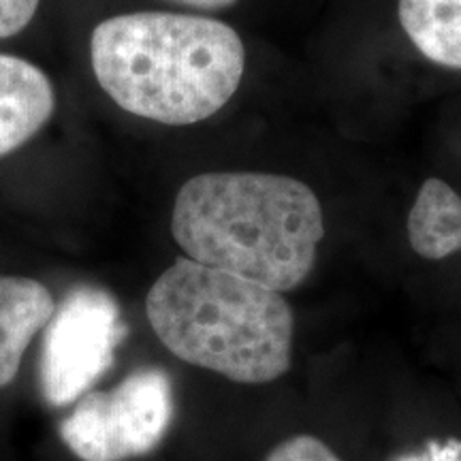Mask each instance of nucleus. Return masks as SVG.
Listing matches in <instances>:
<instances>
[{
	"label": "nucleus",
	"instance_id": "nucleus-1",
	"mask_svg": "<svg viewBox=\"0 0 461 461\" xmlns=\"http://www.w3.org/2000/svg\"><path fill=\"white\" fill-rule=\"evenodd\" d=\"M171 233L193 261L282 293L312 274L325 218L314 190L295 177L212 171L180 188Z\"/></svg>",
	"mask_w": 461,
	"mask_h": 461
},
{
	"label": "nucleus",
	"instance_id": "nucleus-2",
	"mask_svg": "<svg viewBox=\"0 0 461 461\" xmlns=\"http://www.w3.org/2000/svg\"><path fill=\"white\" fill-rule=\"evenodd\" d=\"M90 60L124 112L186 126L212 118L238 92L246 50L238 31L214 17L143 11L101 22Z\"/></svg>",
	"mask_w": 461,
	"mask_h": 461
},
{
	"label": "nucleus",
	"instance_id": "nucleus-3",
	"mask_svg": "<svg viewBox=\"0 0 461 461\" xmlns=\"http://www.w3.org/2000/svg\"><path fill=\"white\" fill-rule=\"evenodd\" d=\"M146 314L165 348L241 384L291 370L295 316L280 291L180 257L149 288Z\"/></svg>",
	"mask_w": 461,
	"mask_h": 461
},
{
	"label": "nucleus",
	"instance_id": "nucleus-4",
	"mask_svg": "<svg viewBox=\"0 0 461 461\" xmlns=\"http://www.w3.org/2000/svg\"><path fill=\"white\" fill-rule=\"evenodd\" d=\"M173 420L171 380L141 367L112 391H90L62 420L60 436L82 461H126L160 445Z\"/></svg>",
	"mask_w": 461,
	"mask_h": 461
},
{
	"label": "nucleus",
	"instance_id": "nucleus-5",
	"mask_svg": "<svg viewBox=\"0 0 461 461\" xmlns=\"http://www.w3.org/2000/svg\"><path fill=\"white\" fill-rule=\"evenodd\" d=\"M126 325L107 291L77 286L45 325L41 387L51 406H67L88 393L115 359Z\"/></svg>",
	"mask_w": 461,
	"mask_h": 461
},
{
	"label": "nucleus",
	"instance_id": "nucleus-6",
	"mask_svg": "<svg viewBox=\"0 0 461 461\" xmlns=\"http://www.w3.org/2000/svg\"><path fill=\"white\" fill-rule=\"evenodd\" d=\"M54 109L56 95L48 75L32 62L0 54V158L31 141Z\"/></svg>",
	"mask_w": 461,
	"mask_h": 461
},
{
	"label": "nucleus",
	"instance_id": "nucleus-7",
	"mask_svg": "<svg viewBox=\"0 0 461 461\" xmlns=\"http://www.w3.org/2000/svg\"><path fill=\"white\" fill-rule=\"evenodd\" d=\"M54 312V297L41 282L0 276V389L17 376L28 344Z\"/></svg>",
	"mask_w": 461,
	"mask_h": 461
},
{
	"label": "nucleus",
	"instance_id": "nucleus-8",
	"mask_svg": "<svg viewBox=\"0 0 461 461\" xmlns=\"http://www.w3.org/2000/svg\"><path fill=\"white\" fill-rule=\"evenodd\" d=\"M408 240L419 257L438 261L461 250V197L431 177L420 186L408 214Z\"/></svg>",
	"mask_w": 461,
	"mask_h": 461
},
{
	"label": "nucleus",
	"instance_id": "nucleus-9",
	"mask_svg": "<svg viewBox=\"0 0 461 461\" xmlns=\"http://www.w3.org/2000/svg\"><path fill=\"white\" fill-rule=\"evenodd\" d=\"M400 22L428 60L461 68V0H400Z\"/></svg>",
	"mask_w": 461,
	"mask_h": 461
},
{
	"label": "nucleus",
	"instance_id": "nucleus-10",
	"mask_svg": "<svg viewBox=\"0 0 461 461\" xmlns=\"http://www.w3.org/2000/svg\"><path fill=\"white\" fill-rule=\"evenodd\" d=\"M265 461H342L321 438L302 434L293 436L272 448Z\"/></svg>",
	"mask_w": 461,
	"mask_h": 461
},
{
	"label": "nucleus",
	"instance_id": "nucleus-11",
	"mask_svg": "<svg viewBox=\"0 0 461 461\" xmlns=\"http://www.w3.org/2000/svg\"><path fill=\"white\" fill-rule=\"evenodd\" d=\"M41 0H0V41L31 24Z\"/></svg>",
	"mask_w": 461,
	"mask_h": 461
},
{
	"label": "nucleus",
	"instance_id": "nucleus-12",
	"mask_svg": "<svg viewBox=\"0 0 461 461\" xmlns=\"http://www.w3.org/2000/svg\"><path fill=\"white\" fill-rule=\"evenodd\" d=\"M176 3L188 5V7H194V9L221 11V9L230 7V5H233V3H238V0H176Z\"/></svg>",
	"mask_w": 461,
	"mask_h": 461
}]
</instances>
